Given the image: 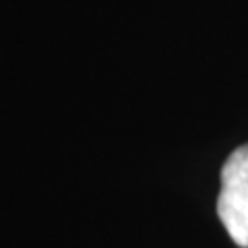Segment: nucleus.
<instances>
[{
    "label": "nucleus",
    "mask_w": 248,
    "mask_h": 248,
    "mask_svg": "<svg viewBox=\"0 0 248 248\" xmlns=\"http://www.w3.org/2000/svg\"><path fill=\"white\" fill-rule=\"evenodd\" d=\"M217 215L238 246L248 248V145H242L221 168Z\"/></svg>",
    "instance_id": "obj_1"
}]
</instances>
